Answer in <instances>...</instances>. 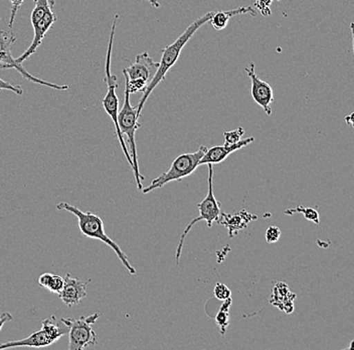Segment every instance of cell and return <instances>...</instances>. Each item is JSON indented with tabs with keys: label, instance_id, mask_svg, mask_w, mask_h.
<instances>
[{
	"label": "cell",
	"instance_id": "cell-1",
	"mask_svg": "<svg viewBox=\"0 0 354 350\" xmlns=\"http://www.w3.org/2000/svg\"><path fill=\"white\" fill-rule=\"evenodd\" d=\"M212 15H214V12H209L203 15V17L196 19L194 23L187 26V30L183 34L177 37L174 43H172L171 45L166 46L163 49L162 57H161V61L159 62V67L157 69L153 78L148 83L147 87H146L145 91L143 92L142 97H141L140 101H139L138 105H137V114H138L139 117L141 116V113H142L144 105H145L148 97L153 92V90L158 86V84L165 79L168 71L176 65L183 49L185 48L188 41L194 37V34L198 32L203 24L209 23Z\"/></svg>",
	"mask_w": 354,
	"mask_h": 350
},
{
	"label": "cell",
	"instance_id": "cell-2",
	"mask_svg": "<svg viewBox=\"0 0 354 350\" xmlns=\"http://www.w3.org/2000/svg\"><path fill=\"white\" fill-rule=\"evenodd\" d=\"M57 209L65 210V211L70 212V213L74 214L77 218V222H79L80 230H81L82 234L86 238L98 239L102 243L107 245L111 249L114 250L116 256H118L119 260L123 263L124 267L128 272L131 274H136V270L134 267H132L131 263H129L127 256L125 252H123L119 247L118 243H115L113 239L110 238L105 232V228H104V222L98 215L93 213V212H84L81 209L75 205H71V204L66 202H61L57 204Z\"/></svg>",
	"mask_w": 354,
	"mask_h": 350
},
{
	"label": "cell",
	"instance_id": "cell-3",
	"mask_svg": "<svg viewBox=\"0 0 354 350\" xmlns=\"http://www.w3.org/2000/svg\"><path fill=\"white\" fill-rule=\"evenodd\" d=\"M117 19H118V15H115L114 21H113L112 28H111L109 44H108L107 53H106L105 82L106 84H107V93H106L105 97H104L103 100H102V104H103L104 110H105V112L109 115L110 119H112L113 123H114L115 130H116V136L118 137L122 150H123L124 155H125L130 167L133 169L131 156H130L129 150H128L127 146H126L125 141H124L123 134H121V130L118 125L119 99L116 95V89L117 87H118L117 76L116 75H112V73H111L113 42H114L115 32H116Z\"/></svg>",
	"mask_w": 354,
	"mask_h": 350
},
{
	"label": "cell",
	"instance_id": "cell-4",
	"mask_svg": "<svg viewBox=\"0 0 354 350\" xmlns=\"http://www.w3.org/2000/svg\"><path fill=\"white\" fill-rule=\"evenodd\" d=\"M130 93L128 91L127 86L125 85V93H124L123 106L118 112V125L120 128L121 134L127 137L128 145L130 148V156L133 161V173H134L135 180H136L137 188L138 190H142V181L144 177L140 174L138 165V155H137L136 141H135V134L137 130L140 128L139 123V116L137 114V106L133 107L130 103Z\"/></svg>",
	"mask_w": 354,
	"mask_h": 350
},
{
	"label": "cell",
	"instance_id": "cell-5",
	"mask_svg": "<svg viewBox=\"0 0 354 350\" xmlns=\"http://www.w3.org/2000/svg\"><path fill=\"white\" fill-rule=\"evenodd\" d=\"M68 327L55 316L50 317L41 322L39 331L33 332L30 336L21 340L8 341L0 344V350L13 347H46L54 344L59 338L68 334Z\"/></svg>",
	"mask_w": 354,
	"mask_h": 350
},
{
	"label": "cell",
	"instance_id": "cell-6",
	"mask_svg": "<svg viewBox=\"0 0 354 350\" xmlns=\"http://www.w3.org/2000/svg\"><path fill=\"white\" fill-rule=\"evenodd\" d=\"M207 150V148L203 146L196 152L183 154L177 157L167 172L162 173L160 176L154 179L148 187L143 188L141 191L143 192V194H147V193L153 191L155 189L163 187L170 182L179 181L194 174V170L199 167V161H201Z\"/></svg>",
	"mask_w": 354,
	"mask_h": 350
},
{
	"label": "cell",
	"instance_id": "cell-7",
	"mask_svg": "<svg viewBox=\"0 0 354 350\" xmlns=\"http://www.w3.org/2000/svg\"><path fill=\"white\" fill-rule=\"evenodd\" d=\"M100 313L92 315L81 316L80 318H62L61 320L68 327V349L82 350L86 347L98 344V338L93 329V325L97 322Z\"/></svg>",
	"mask_w": 354,
	"mask_h": 350
},
{
	"label": "cell",
	"instance_id": "cell-8",
	"mask_svg": "<svg viewBox=\"0 0 354 350\" xmlns=\"http://www.w3.org/2000/svg\"><path fill=\"white\" fill-rule=\"evenodd\" d=\"M209 190H207V196L201 201V203L198 204L199 210L198 216L196 218L192 219L190 221L189 225L185 228L183 234H181L180 239H179L178 245H177L176 261V265L179 263V259H180L181 252H183V241H185V236H187L188 232L192 229V226L199 221H205L207 225V227H212V223L218 222V219L221 214V204L216 200V197L214 194V188H212V174H214V170H212V165L209 164Z\"/></svg>",
	"mask_w": 354,
	"mask_h": 350
},
{
	"label": "cell",
	"instance_id": "cell-9",
	"mask_svg": "<svg viewBox=\"0 0 354 350\" xmlns=\"http://www.w3.org/2000/svg\"><path fill=\"white\" fill-rule=\"evenodd\" d=\"M15 41H17V37L12 33L0 30V69H15L24 79L35 84H39V85L46 86V87L59 91L68 89V86L57 85V84L50 83V82L44 81V80L32 76L24 68L22 64L17 63L15 59L11 56V46Z\"/></svg>",
	"mask_w": 354,
	"mask_h": 350
},
{
	"label": "cell",
	"instance_id": "cell-10",
	"mask_svg": "<svg viewBox=\"0 0 354 350\" xmlns=\"http://www.w3.org/2000/svg\"><path fill=\"white\" fill-rule=\"evenodd\" d=\"M248 76L251 79V93L254 101L263 108L266 114H272V103L274 101V91L267 82L257 76L254 72V64H250L245 68Z\"/></svg>",
	"mask_w": 354,
	"mask_h": 350
},
{
	"label": "cell",
	"instance_id": "cell-11",
	"mask_svg": "<svg viewBox=\"0 0 354 350\" xmlns=\"http://www.w3.org/2000/svg\"><path fill=\"white\" fill-rule=\"evenodd\" d=\"M158 67L159 62H154L147 52H143L137 55L134 63L123 71L127 74L129 80L142 79L149 83Z\"/></svg>",
	"mask_w": 354,
	"mask_h": 350
},
{
	"label": "cell",
	"instance_id": "cell-12",
	"mask_svg": "<svg viewBox=\"0 0 354 350\" xmlns=\"http://www.w3.org/2000/svg\"><path fill=\"white\" fill-rule=\"evenodd\" d=\"M64 281V288L59 296L66 306H76L87 297L88 283L73 278L71 274H66Z\"/></svg>",
	"mask_w": 354,
	"mask_h": 350
},
{
	"label": "cell",
	"instance_id": "cell-13",
	"mask_svg": "<svg viewBox=\"0 0 354 350\" xmlns=\"http://www.w3.org/2000/svg\"><path fill=\"white\" fill-rule=\"evenodd\" d=\"M254 141V137H250V139H241L240 141L234 143V145H227V143H225L223 146H216V147L207 148V152H205L201 161H199V166L209 165V164L210 165L220 164L221 161H225L232 152H236V150L243 147H247L248 145L253 143Z\"/></svg>",
	"mask_w": 354,
	"mask_h": 350
},
{
	"label": "cell",
	"instance_id": "cell-14",
	"mask_svg": "<svg viewBox=\"0 0 354 350\" xmlns=\"http://www.w3.org/2000/svg\"><path fill=\"white\" fill-rule=\"evenodd\" d=\"M257 218H258V216H256V215L249 213L247 210L243 209L238 214L234 215L225 214L221 212L218 223L225 226L229 229L230 238H234L241 230L247 227L251 221Z\"/></svg>",
	"mask_w": 354,
	"mask_h": 350
},
{
	"label": "cell",
	"instance_id": "cell-15",
	"mask_svg": "<svg viewBox=\"0 0 354 350\" xmlns=\"http://www.w3.org/2000/svg\"><path fill=\"white\" fill-rule=\"evenodd\" d=\"M245 13H252L256 15V12L252 6H243V8H238L236 10H221V12H214L212 19H209V23L212 24V28L216 30H221L227 28L230 19L234 15H245Z\"/></svg>",
	"mask_w": 354,
	"mask_h": 350
},
{
	"label": "cell",
	"instance_id": "cell-16",
	"mask_svg": "<svg viewBox=\"0 0 354 350\" xmlns=\"http://www.w3.org/2000/svg\"><path fill=\"white\" fill-rule=\"evenodd\" d=\"M37 283L44 289L48 290L50 293L59 294L63 290L65 281L61 276L46 272V274L39 276V278L37 279Z\"/></svg>",
	"mask_w": 354,
	"mask_h": 350
},
{
	"label": "cell",
	"instance_id": "cell-17",
	"mask_svg": "<svg viewBox=\"0 0 354 350\" xmlns=\"http://www.w3.org/2000/svg\"><path fill=\"white\" fill-rule=\"evenodd\" d=\"M223 302L216 316V324L220 328L221 335H225L230 325V308H231L232 300L230 298Z\"/></svg>",
	"mask_w": 354,
	"mask_h": 350
},
{
	"label": "cell",
	"instance_id": "cell-18",
	"mask_svg": "<svg viewBox=\"0 0 354 350\" xmlns=\"http://www.w3.org/2000/svg\"><path fill=\"white\" fill-rule=\"evenodd\" d=\"M294 213H301L304 215L305 218L312 221V222L319 225V213L317 210L314 208H306L304 206L299 205L297 207L293 208V209H288L285 211V214L292 215Z\"/></svg>",
	"mask_w": 354,
	"mask_h": 350
},
{
	"label": "cell",
	"instance_id": "cell-19",
	"mask_svg": "<svg viewBox=\"0 0 354 350\" xmlns=\"http://www.w3.org/2000/svg\"><path fill=\"white\" fill-rule=\"evenodd\" d=\"M124 77H125V85L127 86L128 91L130 94H134V93L144 92L146 87H147L148 83L144 81L142 79H128L127 74L123 71Z\"/></svg>",
	"mask_w": 354,
	"mask_h": 350
},
{
	"label": "cell",
	"instance_id": "cell-20",
	"mask_svg": "<svg viewBox=\"0 0 354 350\" xmlns=\"http://www.w3.org/2000/svg\"><path fill=\"white\" fill-rule=\"evenodd\" d=\"M245 134V130L243 128H236V130H231V132H223V137H225V143L227 145H234L242 139V137Z\"/></svg>",
	"mask_w": 354,
	"mask_h": 350
},
{
	"label": "cell",
	"instance_id": "cell-21",
	"mask_svg": "<svg viewBox=\"0 0 354 350\" xmlns=\"http://www.w3.org/2000/svg\"><path fill=\"white\" fill-rule=\"evenodd\" d=\"M214 295L218 300L225 301L231 298L232 291L225 283H218L214 286Z\"/></svg>",
	"mask_w": 354,
	"mask_h": 350
},
{
	"label": "cell",
	"instance_id": "cell-22",
	"mask_svg": "<svg viewBox=\"0 0 354 350\" xmlns=\"http://www.w3.org/2000/svg\"><path fill=\"white\" fill-rule=\"evenodd\" d=\"M281 236V229L277 226H270L268 229L266 230V241L268 243H275L279 240Z\"/></svg>",
	"mask_w": 354,
	"mask_h": 350
},
{
	"label": "cell",
	"instance_id": "cell-23",
	"mask_svg": "<svg viewBox=\"0 0 354 350\" xmlns=\"http://www.w3.org/2000/svg\"><path fill=\"white\" fill-rule=\"evenodd\" d=\"M10 1L11 3V10L10 24H8V26H10V28H12L13 23H15V17H17V13L19 12L21 4L24 3V0H10Z\"/></svg>",
	"mask_w": 354,
	"mask_h": 350
},
{
	"label": "cell",
	"instance_id": "cell-24",
	"mask_svg": "<svg viewBox=\"0 0 354 350\" xmlns=\"http://www.w3.org/2000/svg\"><path fill=\"white\" fill-rule=\"evenodd\" d=\"M2 90L11 91V92L15 93L17 95L24 94V90H22L21 86L13 85L10 82L4 81V80L0 78V91Z\"/></svg>",
	"mask_w": 354,
	"mask_h": 350
},
{
	"label": "cell",
	"instance_id": "cell-25",
	"mask_svg": "<svg viewBox=\"0 0 354 350\" xmlns=\"http://www.w3.org/2000/svg\"><path fill=\"white\" fill-rule=\"evenodd\" d=\"M12 319L13 316L11 315L10 312H3V313L0 315V331H1L2 327L4 326V324L10 322Z\"/></svg>",
	"mask_w": 354,
	"mask_h": 350
},
{
	"label": "cell",
	"instance_id": "cell-26",
	"mask_svg": "<svg viewBox=\"0 0 354 350\" xmlns=\"http://www.w3.org/2000/svg\"><path fill=\"white\" fill-rule=\"evenodd\" d=\"M148 3L151 4L152 6L155 8H160V3H159L158 0H146Z\"/></svg>",
	"mask_w": 354,
	"mask_h": 350
},
{
	"label": "cell",
	"instance_id": "cell-27",
	"mask_svg": "<svg viewBox=\"0 0 354 350\" xmlns=\"http://www.w3.org/2000/svg\"><path fill=\"white\" fill-rule=\"evenodd\" d=\"M345 121L348 123L349 125H353V113H351V114L347 115V116L345 117Z\"/></svg>",
	"mask_w": 354,
	"mask_h": 350
}]
</instances>
